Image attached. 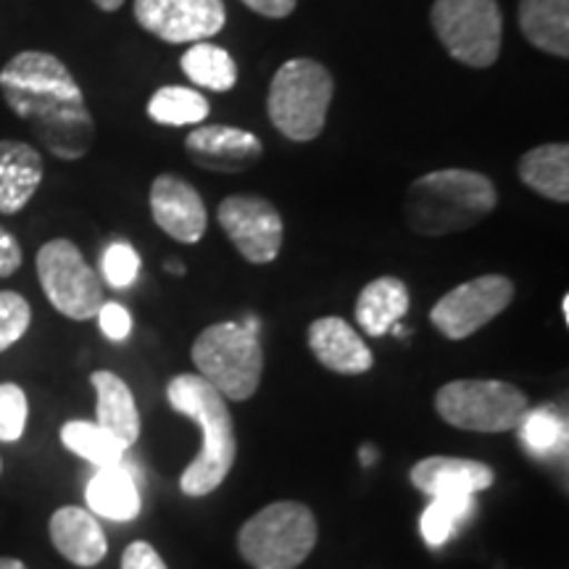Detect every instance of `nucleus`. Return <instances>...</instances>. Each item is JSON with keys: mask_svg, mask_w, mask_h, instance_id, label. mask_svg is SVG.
Listing matches in <instances>:
<instances>
[{"mask_svg": "<svg viewBox=\"0 0 569 569\" xmlns=\"http://www.w3.org/2000/svg\"><path fill=\"white\" fill-rule=\"evenodd\" d=\"M0 96L34 140L61 161L90 153L96 119L67 63L46 51H21L0 69Z\"/></svg>", "mask_w": 569, "mask_h": 569, "instance_id": "nucleus-1", "label": "nucleus"}, {"mask_svg": "<svg viewBox=\"0 0 569 569\" xmlns=\"http://www.w3.org/2000/svg\"><path fill=\"white\" fill-rule=\"evenodd\" d=\"M498 193L490 177L475 169H436L417 177L403 198L409 230L422 238L472 230L496 211Z\"/></svg>", "mask_w": 569, "mask_h": 569, "instance_id": "nucleus-2", "label": "nucleus"}, {"mask_svg": "<svg viewBox=\"0 0 569 569\" xmlns=\"http://www.w3.org/2000/svg\"><path fill=\"white\" fill-rule=\"evenodd\" d=\"M167 398L177 415L193 419L203 432L201 451L182 472L180 490L190 498L209 496L227 480L238 457L234 425L224 396L201 375H177L169 380Z\"/></svg>", "mask_w": 569, "mask_h": 569, "instance_id": "nucleus-3", "label": "nucleus"}, {"mask_svg": "<svg viewBox=\"0 0 569 569\" xmlns=\"http://www.w3.org/2000/svg\"><path fill=\"white\" fill-rule=\"evenodd\" d=\"M336 82L315 59L284 61L272 77L267 113L274 130L293 142H311L325 130Z\"/></svg>", "mask_w": 569, "mask_h": 569, "instance_id": "nucleus-4", "label": "nucleus"}, {"mask_svg": "<svg viewBox=\"0 0 569 569\" xmlns=\"http://www.w3.org/2000/svg\"><path fill=\"white\" fill-rule=\"evenodd\" d=\"M317 517L301 501H274L238 532V551L253 569H296L317 546Z\"/></svg>", "mask_w": 569, "mask_h": 569, "instance_id": "nucleus-5", "label": "nucleus"}, {"mask_svg": "<svg viewBox=\"0 0 569 569\" xmlns=\"http://www.w3.org/2000/svg\"><path fill=\"white\" fill-rule=\"evenodd\" d=\"M193 365L198 375L230 401H248L259 390L264 372V351L259 336L238 322L206 327L193 343Z\"/></svg>", "mask_w": 569, "mask_h": 569, "instance_id": "nucleus-6", "label": "nucleus"}, {"mask_svg": "<svg viewBox=\"0 0 569 569\" xmlns=\"http://www.w3.org/2000/svg\"><path fill=\"white\" fill-rule=\"evenodd\" d=\"M436 411L457 430L493 436L517 430L530 411V398L503 380H453L436 393Z\"/></svg>", "mask_w": 569, "mask_h": 569, "instance_id": "nucleus-7", "label": "nucleus"}, {"mask_svg": "<svg viewBox=\"0 0 569 569\" xmlns=\"http://www.w3.org/2000/svg\"><path fill=\"white\" fill-rule=\"evenodd\" d=\"M430 24L453 61L490 69L501 56L503 19L496 0H436Z\"/></svg>", "mask_w": 569, "mask_h": 569, "instance_id": "nucleus-8", "label": "nucleus"}, {"mask_svg": "<svg viewBox=\"0 0 569 569\" xmlns=\"http://www.w3.org/2000/svg\"><path fill=\"white\" fill-rule=\"evenodd\" d=\"M34 267H38L42 293L59 315L74 322H88L98 317L106 303L103 280L82 259V251L71 240H48L38 251Z\"/></svg>", "mask_w": 569, "mask_h": 569, "instance_id": "nucleus-9", "label": "nucleus"}, {"mask_svg": "<svg viewBox=\"0 0 569 569\" xmlns=\"http://www.w3.org/2000/svg\"><path fill=\"white\" fill-rule=\"evenodd\" d=\"M515 301V282L503 274L475 277L459 288L448 290L432 306L430 322L448 340H467L493 322Z\"/></svg>", "mask_w": 569, "mask_h": 569, "instance_id": "nucleus-10", "label": "nucleus"}, {"mask_svg": "<svg viewBox=\"0 0 569 569\" xmlns=\"http://www.w3.org/2000/svg\"><path fill=\"white\" fill-rule=\"evenodd\" d=\"M234 251L251 264H272L282 248L284 224L272 201L261 196H230L217 209Z\"/></svg>", "mask_w": 569, "mask_h": 569, "instance_id": "nucleus-11", "label": "nucleus"}, {"mask_svg": "<svg viewBox=\"0 0 569 569\" xmlns=\"http://www.w3.org/2000/svg\"><path fill=\"white\" fill-rule=\"evenodd\" d=\"M138 24L169 46L206 42L227 24L224 0H134Z\"/></svg>", "mask_w": 569, "mask_h": 569, "instance_id": "nucleus-12", "label": "nucleus"}, {"mask_svg": "<svg viewBox=\"0 0 569 569\" xmlns=\"http://www.w3.org/2000/svg\"><path fill=\"white\" fill-rule=\"evenodd\" d=\"M184 153L206 172L240 174L259 163L264 146L253 132L230 124H198L184 138Z\"/></svg>", "mask_w": 569, "mask_h": 569, "instance_id": "nucleus-13", "label": "nucleus"}, {"mask_svg": "<svg viewBox=\"0 0 569 569\" xmlns=\"http://www.w3.org/2000/svg\"><path fill=\"white\" fill-rule=\"evenodd\" d=\"M151 217L177 243L193 246L206 234L209 213L198 190L177 174H159L151 184Z\"/></svg>", "mask_w": 569, "mask_h": 569, "instance_id": "nucleus-14", "label": "nucleus"}, {"mask_svg": "<svg viewBox=\"0 0 569 569\" xmlns=\"http://www.w3.org/2000/svg\"><path fill=\"white\" fill-rule=\"evenodd\" d=\"M411 486L430 498L478 496L496 482V472L488 465L461 457H427L419 459L409 472Z\"/></svg>", "mask_w": 569, "mask_h": 569, "instance_id": "nucleus-15", "label": "nucleus"}, {"mask_svg": "<svg viewBox=\"0 0 569 569\" xmlns=\"http://www.w3.org/2000/svg\"><path fill=\"white\" fill-rule=\"evenodd\" d=\"M306 340H309L315 359L330 372L365 375L375 367V356L365 338L340 317L315 319L306 332Z\"/></svg>", "mask_w": 569, "mask_h": 569, "instance_id": "nucleus-16", "label": "nucleus"}, {"mask_svg": "<svg viewBox=\"0 0 569 569\" xmlns=\"http://www.w3.org/2000/svg\"><path fill=\"white\" fill-rule=\"evenodd\" d=\"M48 530H51L56 551L74 567L90 569L101 565L109 551V540L96 515L82 507H61L53 511Z\"/></svg>", "mask_w": 569, "mask_h": 569, "instance_id": "nucleus-17", "label": "nucleus"}, {"mask_svg": "<svg viewBox=\"0 0 569 569\" xmlns=\"http://www.w3.org/2000/svg\"><path fill=\"white\" fill-rule=\"evenodd\" d=\"M46 163L30 142L0 140V213L13 217L38 193Z\"/></svg>", "mask_w": 569, "mask_h": 569, "instance_id": "nucleus-18", "label": "nucleus"}, {"mask_svg": "<svg viewBox=\"0 0 569 569\" xmlns=\"http://www.w3.org/2000/svg\"><path fill=\"white\" fill-rule=\"evenodd\" d=\"M92 388H96L98 398V419L96 422L109 430L113 438L122 443V448H130L138 443L140 438V411L134 403V396L127 382L119 375L109 372V369H98L90 375Z\"/></svg>", "mask_w": 569, "mask_h": 569, "instance_id": "nucleus-19", "label": "nucleus"}, {"mask_svg": "<svg viewBox=\"0 0 569 569\" xmlns=\"http://www.w3.org/2000/svg\"><path fill=\"white\" fill-rule=\"evenodd\" d=\"M84 498H88L92 515L113 519V522H132L142 507L132 469L124 467L122 461L119 465L98 467L88 488H84Z\"/></svg>", "mask_w": 569, "mask_h": 569, "instance_id": "nucleus-20", "label": "nucleus"}, {"mask_svg": "<svg viewBox=\"0 0 569 569\" xmlns=\"http://www.w3.org/2000/svg\"><path fill=\"white\" fill-rule=\"evenodd\" d=\"M411 296L407 282L398 277H377L361 288L356 298V322L372 338L388 336L390 327L409 315Z\"/></svg>", "mask_w": 569, "mask_h": 569, "instance_id": "nucleus-21", "label": "nucleus"}, {"mask_svg": "<svg viewBox=\"0 0 569 569\" xmlns=\"http://www.w3.org/2000/svg\"><path fill=\"white\" fill-rule=\"evenodd\" d=\"M517 19L532 48L569 59V0H519Z\"/></svg>", "mask_w": 569, "mask_h": 569, "instance_id": "nucleus-22", "label": "nucleus"}, {"mask_svg": "<svg viewBox=\"0 0 569 569\" xmlns=\"http://www.w3.org/2000/svg\"><path fill=\"white\" fill-rule=\"evenodd\" d=\"M517 174L532 193L549 201H569V146L567 142H546L530 148L517 161Z\"/></svg>", "mask_w": 569, "mask_h": 569, "instance_id": "nucleus-23", "label": "nucleus"}, {"mask_svg": "<svg viewBox=\"0 0 569 569\" xmlns=\"http://www.w3.org/2000/svg\"><path fill=\"white\" fill-rule=\"evenodd\" d=\"M180 67L190 82L211 92H230L238 82V63L213 42H193L180 59Z\"/></svg>", "mask_w": 569, "mask_h": 569, "instance_id": "nucleus-24", "label": "nucleus"}, {"mask_svg": "<svg viewBox=\"0 0 569 569\" xmlns=\"http://www.w3.org/2000/svg\"><path fill=\"white\" fill-rule=\"evenodd\" d=\"M211 106L201 96V90L182 88V84H167L159 88L148 101V117L161 127H184L201 124L209 117Z\"/></svg>", "mask_w": 569, "mask_h": 569, "instance_id": "nucleus-25", "label": "nucleus"}, {"mask_svg": "<svg viewBox=\"0 0 569 569\" xmlns=\"http://www.w3.org/2000/svg\"><path fill=\"white\" fill-rule=\"evenodd\" d=\"M61 443L67 451L96 465V469L119 465L127 451L109 430H103L98 422H82V419H71L61 427Z\"/></svg>", "mask_w": 569, "mask_h": 569, "instance_id": "nucleus-26", "label": "nucleus"}, {"mask_svg": "<svg viewBox=\"0 0 569 569\" xmlns=\"http://www.w3.org/2000/svg\"><path fill=\"white\" fill-rule=\"evenodd\" d=\"M475 507H478V503H475V496L430 498V507L425 509L422 522H419L425 543L432 546V549L443 546L446 540L453 536V530L472 515Z\"/></svg>", "mask_w": 569, "mask_h": 569, "instance_id": "nucleus-27", "label": "nucleus"}, {"mask_svg": "<svg viewBox=\"0 0 569 569\" xmlns=\"http://www.w3.org/2000/svg\"><path fill=\"white\" fill-rule=\"evenodd\" d=\"M517 430L522 436V443L540 457L557 453L565 446V422L551 409H530L517 425Z\"/></svg>", "mask_w": 569, "mask_h": 569, "instance_id": "nucleus-28", "label": "nucleus"}, {"mask_svg": "<svg viewBox=\"0 0 569 569\" xmlns=\"http://www.w3.org/2000/svg\"><path fill=\"white\" fill-rule=\"evenodd\" d=\"M32 325V309L17 290H0V353L17 346Z\"/></svg>", "mask_w": 569, "mask_h": 569, "instance_id": "nucleus-29", "label": "nucleus"}, {"mask_svg": "<svg viewBox=\"0 0 569 569\" xmlns=\"http://www.w3.org/2000/svg\"><path fill=\"white\" fill-rule=\"evenodd\" d=\"M30 403L17 382H0V443H17L24 436Z\"/></svg>", "mask_w": 569, "mask_h": 569, "instance_id": "nucleus-30", "label": "nucleus"}, {"mask_svg": "<svg viewBox=\"0 0 569 569\" xmlns=\"http://www.w3.org/2000/svg\"><path fill=\"white\" fill-rule=\"evenodd\" d=\"M140 256L130 243H111L103 253V280L111 288L124 290L138 280Z\"/></svg>", "mask_w": 569, "mask_h": 569, "instance_id": "nucleus-31", "label": "nucleus"}, {"mask_svg": "<svg viewBox=\"0 0 569 569\" xmlns=\"http://www.w3.org/2000/svg\"><path fill=\"white\" fill-rule=\"evenodd\" d=\"M98 322H101L103 336L109 340H124L132 330L130 311H127L122 303H113V301H106L101 306V311H98Z\"/></svg>", "mask_w": 569, "mask_h": 569, "instance_id": "nucleus-32", "label": "nucleus"}, {"mask_svg": "<svg viewBox=\"0 0 569 569\" xmlns=\"http://www.w3.org/2000/svg\"><path fill=\"white\" fill-rule=\"evenodd\" d=\"M122 569H167V561L161 559V553L153 549L146 540H134L124 549Z\"/></svg>", "mask_w": 569, "mask_h": 569, "instance_id": "nucleus-33", "label": "nucleus"}, {"mask_svg": "<svg viewBox=\"0 0 569 569\" xmlns=\"http://www.w3.org/2000/svg\"><path fill=\"white\" fill-rule=\"evenodd\" d=\"M21 267V246L13 234L0 224V280L11 277Z\"/></svg>", "mask_w": 569, "mask_h": 569, "instance_id": "nucleus-34", "label": "nucleus"}, {"mask_svg": "<svg viewBox=\"0 0 569 569\" xmlns=\"http://www.w3.org/2000/svg\"><path fill=\"white\" fill-rule=\"evenodd\" d=\"M240 3L264 19H288L296 11L298 0H240Z\"/></svg>", "mask_w": 569, "mask_h": 569, "instance_id": "nucleus-35", "label": "nucleus"}, {"mask_svg": "<svg viewBox=\"0 0 569 569\" xmlns=\"http://www.w3.org/2000/svg\"><path fill=\"white\" fill-rule=\"evenodd\" d=\"M92 3L98 6V9L101 11H106V13H113V11H119L124 6V0H92Z\"/></svg>", "mask_w": 569, "mask_h": 569, "instance_id": "nucleus-36", "label": "nucleus"}, {"mask_svg": "<svg viewBox=\"0 0 569 569\" xmlns=\"http://www.w3.org/2000/svg\"><path fill=\"white\" fill-rule=\"evenodd\" d=\"M0 569H27V565L13 557H0Z\"/></svg>", "mask_w": 569, "mask_h": 569, "instance_id": "nucleus-37", "label": "nucleus"}, {"mask_svg": "<svg viewBox=\"0 0 569 569\" xmlns=\"http://www.w3.org/2000/svg\"><path fill=\"white\" fill-rule=\"evenodd\" d=\"M243 327L248 332H253V336H259V319H256V317H246Z\"/></svg>", "mask_w": 569, "mask_h": 569, "instance_id": "nucleus-38", "label": "nucleus"}, {"mask_svg": "<svg viewBox=\"0 0 569 569\" xmlns=\"http://www.w3.org/2000/svg\"><path fill=\"white\" fill-rule=\"evenodd\" d=\"M561 317H565V325H569V296L561 298Z\"/></svg>", "mask_w": 569, "mask_h": 569, "instance_id": "nucleus-39", "label": "nucleus"}, {"mask_svg": "<svg viewBox=\"0 0 569 569\" xmlns=\"http://www.w3.org/2000/svg\"><path fill=\"white\" fill-rule=\"evenodd\" d=\"M167 269H169V272H172V274H184V264H177V261H169V264H167Z\"/></svg>", "mask_w": 569, "mask_h": 569, "instance_id": "nucleus-40", "label": "nucleus"}, {"mask_svg": "<svg viewBox=\"0 0 569 569\" xmlns=\"http://www.w3.org/2000/svg\"><path fill=\"white\" fill-rule=\"evenodd\" d=\"M361 459H365V465H369V461L375 459V453L369 451V448H365V451H361Z\"/></svg>", "mask_w": 569, "mask_h": 569, "instance_id": "nucleus-41", "label": "nucleus"}, {"mask_svg": "<svg viewBox=\"0 0 569 569\" xmlns=\"http://www.w3.org/2000/svg\"><path fill=\"white\" fill-rule=\"evenodd\" d=\"M0 467H3V465H0Z\"/></svg>", "mask_w": 569, "mask_h": 569, "instance_id": "nucleus-42", "label": "nucleus"}]
</instances>
